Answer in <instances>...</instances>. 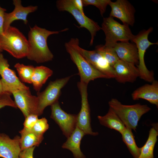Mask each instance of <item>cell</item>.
<instances>
[{
	"label": "cell",
	"instance_id": "7402d4cb",
	"mask_svg": "<svg viewBox=\"0 0 158 158\" xmlns=\"http://www.w3.org/2000/svg\"><path fill=\"white\" fill-rule=\"evenodd\" d=\"M98 118L101 124L111 129H114L121 134L126 126L114 111L109 107L104 116H98Z\"/></svg>",
	"mask_w": 158,
	"mask_h": 158
},
{
	"label": "cell",
	"instance_id": "7c38bea8",
	"mask_svg": "<svg viewBox=\"0 0 158 158\" xmlns=\"http://www.w3.org/2000/svg\"><path fill=\"white\" fill-rule=\"evenodd\" d=\"M78 51L95 69L104 74L109 79L114 78V69L106 59L96 50L89 51L81 47L79 41L77 44Z\"/></svg>",
	"mask_w": 158,
	"mask_h": 158
},
{
	"label": "cell",
	"instance_id": "603a6c76",
	"mask_svg": "<svg viewBox=\"0 0 158 158\" xmlns=\"http://www.w3.org/2000/svg\"><path fill=\"white\" fill-rule=\"evenodd\" d=\"M53 74V71L44 66L35 67L31 78L32 84L35 90L39 92L43 85Z\"/></svg>",
	"mask_w": 158,
	"mask_h": 158
},
{
	"label": "cell",
	"instance_id": "9c48e42d",
	"mask_svg": "<svg viewBox=\"0 0 158 158\" xmlns=\"http://www.w3.org/2000/svg\"><path fill=\"white\" fill-rule=\"evenodd\" d=\"M88 84L80 81L77 83V87L81 97V108L77 114V126L85 135L96 136L97 132L92 130L91 125L90 109L88 100L87 87Z\"/></svg>",
	"mask_w": 158,
	"mask_h": 158
},
{
	"label": "cell",
	"instance_id": "d4e9b609",
	"mask_svg": "<svg viewBox=\"0 0 158 158\" xmlns=\"http://www.w3.org/2000/svg\"><path fill=\"white\" fill-rule=\"evenodd\" d=\"M132 130L126 127L121 134L122 139L134 158H138L140 154L141 147L137 146Z\"/></svg>",
	"mask_w": 158,
	"mask_h": 158
},
{
	"label": "cell",
	"instance_id": "484cf974",
	"mask_svg": "<svg viewBox=\"0 0 158 158\" xmlns=\"http://www.w3.org/2000/svg\"><path fill=\"white\" fill-rule=\"evenodd\" d=\"M95 50L104 57L112 67L119 59L113 47L99 45L95 47Z\"/></svg>",
	"mask_w": 158,
	"mask_h": 158
},
{
	"label": "cell",
	"instance_id": "e0dca14e",
	"mask_svg": "<svg viewBox=\"0 0 158 158\" xmlns=\"http://www.w3.org/2000/svg\"><path fill=\"white\" fill-rule=\"evenodd\" d=\"M20 137L16 135L13 139L4 133H0V157L19 158L21 151Z\"/></svg>",
	"mask_w": 158,
	"mask_h": 158
},
{
	"label": "cell",
	"instance_id": "277c9868",
	"mask_svg": "<svg viewBox=\"0 0 158 158\" xmlns=\"http://www.w3.org/2000/svg\"><path fill=\"white\" fill-rule=\"evenodd\" d=\"M0 44L3 50L17 59L27 57L28 53V40L16 27L10 26L0 35Z\"/></svg>",
	"mask_w": 158,
	"mask_h": 158
},
{
	"label": "cell",
	"instance_id": "6da1fadb",
	"mask_svg": "<svg viewBox=\"0 0 158 158\" xmlns=\"http://www.w3.org/2000/svg\"><path fill=\"white\" fill-rule=\"evenodd\" d=\"M67 28L59 31H51L35 25L30 28L28 34V53L27 56L37 63L51 61L54 55L47 44V39L50 35L67 30Z\"/></svg>",
	"mask_w": 158,
	"mask_h": 158
},
{
	"label": "cell",
	"instance_id": "30bf717a",
	"mask_svg": "<svg viewBox=\"0 0 158 158\" xmlns=\"http://www.w3.org/2000/svg\"><path fill=\"white\" fill-rule=\"evenodd\" d=\"M51 106L50 118L59 125L63 134L68 138L77 126V115L68 114L65 112L61 109L58 101Z\"/></svg>",
	"mask_w": 158,
	"mask_h": 158
},
{
	"label": "cell",
	"instance_id": "5bb4252c",
	"mask_svg": "<svg viewBox=\"0 0 158 158\" xmlns=\"http://www.w3.org/2000/svg\"><path fill=\"white\" fill-rule=\"evenodd\" d=\"M111 10L110 16L120 20L123 24L133 26L135 22V10L134 6L127 0L111 1L109 4Z\"/></svg>",
	"mask_w": 158,
	"mask_h": 158
},
{
	"label": "cell",
	"instance_id": "3957f363",
	"mask_svg": "<svg viewBox=\"0 0 158 158\" xmlns=\"http://www.w3.org/2000/svg\"><path fill=\"white\" fill-rule=\"evenodd\" d=\"M108 104L109 107L114 111L125 126L135 131L141 117L151 109L147 105L123 104L115 98L112 99Z\"/></svg>",
	"mask_w": 158,
	"mask_h": 158
},
{
	"label": "cell",
	"instance_id": "52a82bcc",
	"mask_svg": "<svg viewBox=\"0 0 158 158\" xmlns=\"http://www.w3.org/2000/svg\"><path fill=\"white\" fill-rule=\"evenodd\" d=\"M56 6L59 11L71 13L80 25L79 28H85L89 31L91 35L90 45L92 46L97 32L101 30L98 23L82 13L75 6L72 0H57Z\"/></svg>",
	"mask_w": 158,
	"mask_h": 158
},
{
	"label": "cell",
	"instance_id": "4dcf8cb0",
	"mask_svg": "<svg viewBox=\"0 0 158 158\" xmlns=\"http://www.w3.org/2000/svg\"><path fill=\"white\" fill-rule=\"evenodd\" d=\"M38 116L36 114H31L26 117L23 123L24 127L31 130L38 119Z\"/></svg>",
	"mask_w": 158,
	"mask_h": 158
},
{
	"label": "cell",
	"instance_id": "8fae6325",
	"mask_svg": "<svg viewBox=\"0 0 158 158\" xmlns=\"http://www.w3.org/2000/svg\"><path fill=\"white\" fill-rule=\"evenodd\" d=\"M10 93L13 96L17 107L21 111L25 118L31 114L38 116L37 97L31 94L29 88L16 89L11 90Z\"/></svg>",
	"mask_w": 158,
	"mask_h": 158
},
{
	"label": "cell",
	"instance_id": "4316f807",
	"mask_svg": "<svg viewBox=\"0 0 158 158\" xmlns=\"http://www.w3.org/2000/svg\"><path fill=\"white\" fill-rule=\"evenodd\" d=\"M21 80L25 83L32 84L31 78L35 67L32 65H25L17 63L14 65Z\"/></svg>",
	"mask_w": 158,
	"mask_h": 158
},
{
	"label": "cell",
	"instance_id": "83f0119b",
	"mask_svg": "<svg viewBox=\"0 0 158 158\" xmlns=\"http://www.w3.org/2000/svg\"><path fill=\"white\" fill-rule=\"evenodd\" d=\"M83 6L89 5L95 6L99 9L102 16H103L105 13L107 7L110 2V0H82Z\"/></svg>",
	"mask_w": 158,
	"mask_h": 158
},
{
	"label": "cell",
	"instance_id": "44dd1931",
	"mask_svg": "<svg viewBox=\"0 0 158 158\" xmlns=\"http://www.w3.org/2000/svg\"><path fill=\"white\" fill-rule=\"evenodd\" d=\"M19 132L21 135L20 143L21 151L39 146L44 139L43 135L38 134L24 127Z\"/></svg>",
	"mask_w": 158,
	"mask_h": 158
},
{
	"label": "cell",
	"instance_id": "ac0fdd59",
	"mask_svg": "<svg viewBox=\"0 0 158 158\" xmlns=\"http://www.w3.org/2000/svg\"><path fill=\"white\" fill-rule=\"evenodd\" d=\"M119 59L132 63L139 64L137 48L135 44L129 42H117L113 47Z\"/></svg>",
	"mask_w": 158,
	"mask_h": 158
},
{
	"label": "cell",
	"instance_id": "7a4b0ae2",
	"mask_svg": "<svg viewBox=\"0 0 158 158\" xmlns=\"http://www.w3.org/2000/svg\"><path fill=\"white\" fill-rule=\"evenodd\" d=\"M77 38H71L65 44L66 51L78 69L80 81L88 84L91 81L99 78L109 79L108 77L94 68L78 51L76 47L79 42Z\"/></svg>",
	"mask_w": 158,
	"mask_h": 158
},
{
	"label": "cell",
	"instance_id": "836d02e7",
	"mask_svg": "<svg viewBox=\"0 0 158 158\" xmlns=\"http://www.w3.org/2000/svg\"><path fill=\"white\" fill-rule=\"evenodd\" d=\"M75 6L83 14H85L82 0H72Z\"/></svg>",
	"mask_w": 158,
	"mask_h": 158
},
{
	"label": "cell",
	"instance_id": "9a60e30c",
	"mask_svg": "<svg viewBox=\"0 0 158 158\" xmlns=\"http://www.w3.org/2000/svg\"><path fill=\"white\" fill-rule=\"evenodd\" d=\"M114 78L120 83H133L139 77L137 66L134 64L119 59L113 66Z\"/></svg>",
	"mask_w": 158,
	"mask_h": 158
},
{
	"label": "cell",
	"instance_id": "cb8c5ba5",
	"mask_svg": "<svg viewBox=\"0 0 158 158\" xmlns=\"http://www.w3.org/2000/svg\"><path fill=\"white\" fill-rule=\"evenodd\" d=\"M158 135V131L154 128H151L149 131L147 141L141 147V152L138 158H154V150Z\"/></svg>",
	"mask_w": 158,
	"mask_h": 158
},
{
	"label": "cell",
	"instance_id": "f1b7e54d",
	"mask_svg": "<svg viewBox=\"0 0 158 158\" xmlns=\"http://www.w3.org/2000/svg\"><path fill=\"white\" fill-rule=\"evenodd\" d=\"M49 128L47 120L45 118H42L38 119L31 130L38 134L43 135Z\"/></svg>",
	"mask_w": 158,
	"mask_h": 158
},
{
	"label": "cell",
	"instance_id": "5b68a950",
	"mask_svg": "<svg viewBox=\"0 0 158 158\" xmlns=\"http://www.w3.org/2000/svg\"><path fill=\"white\" fill-rule=\"evenodd\" d=\"M101 27L105 34L104 45L107 47L113 48L117 42L132 41L135 36L128 25L121 24L110 16L103 18Z\"/></svg>",
	"mask_w": 158,
	"mask_h": 158
},
{
	"label": "cell",
	"instance_id": "f546056e",
	"mask_svg": "<svg viewBox=\"0 0 158 158\" xmlns=\"http://www.w3.org/2000/svg\"><path fill=\"white\" fill-rule=\"evenodd\" d=\"M9 93L5 92L0 95V109L6 106L17 108L15 102L11 99Z\"/></svg>",
	"mask_w": 158,
	"mask_h": 158
},
{
	"label": "cell",
	"instance_id": "2e32d148",
	"mask_svg": "<svg viewBox=\"0 0 158 158\" xmlns=\"http://www.w3.org/2000/svg\"><path fill=\"white\" fill-rule=\"evenodd\" d=\"M13 4L15 6L14 10L10 13L5 12L4 16V23L3 27L4 32H5L11 26L10 25L14 21L21 20L24 24L28 23L27 17L28 14L36 11L37 6H30L24 7L21 4L20 0H14Z\"/></svg>",
	"mask_w": 158,
	"mask_h": 158
},
{
	"label": "cell",
	"instance_id": "4fadbf2b",
	"mask_svg": "<svg viewBox=\"0 0 158 158\" xmlns=\"http://www.w3.org/2000/svg\"><path fill=\"white\" fill-rule=\"evenodd\" d=\"M9 67L7 60L0 53V75L4 91L11 94V91L13 90L29 88L20 81L15 71Z\"/></svg>",
	"mask_w": 158,
	"mask_h": 158
},
{
	"label": "cell",
	"instance_id": "8992f818",
	"mask_svg": "<svg viewBox=\"0 0 158 158\" xmlns=\"http://www.w3.org/2000/svg\"><path fill=\"white\" fill-rule=\"evenodd\" d=\"M153 30L152 27L147 30H142L135 35L131 41L135 43L138 49L139 64L137 67L139 72V77L146 81L151 83L154 80V73L147 68L145 62L144 56L146 50L151 45L158 44L157 42H151L148 40V35Z\"/></svg>",
	"mask_w": 158,
	"mask_h": 158
},
{
	"label": "cell",
	"instance_id": "e575fe53",
	"mask_svg": "<svg viewBox=\"0 0 158 158\" xmlns=\"http://www.w3.org/2000/svg\"><path fill=\"white\" fill-rule=\"evenodd\" d=\"M5 92H6L4 91L1 79H0V95Z\"/></svg>",
	"mask_w": 158,
	"mask_h": 158
},
{
	"label": "cell",
	"instance_id": "8d00e7d4",
	"mask_svg": "<svg viewBox=\"0 0 158 158\" xmlns=\"http://www.w3.org/2000/svg\"></svg>",
	"mask_w": 158,
	"mask_h": 158
},
{
	"label": "cell",
	"instance_id": "ba28073f",
	"mask_svg": "<svg viewBox=\"0 0 158 158\" xmlns=\"http://www.w3.org/2000/svg\"><path fill=\"white\" fill-rule=\"evenodd\" d=\"M71 76L57 79L51 81L43 91L38 92L37 97L38 116L43 113L45 108L58 101L61 94V90L67 84Z\"/></svg>",
	"mask_w": 158,
	"mask_h": 158
},
{
	"label": "cell",
	"instance_id": "d6a6232c",
	"mask_svg": "<svg viewBox=\"0 0 158 158\" xmlns=\"http://www.w3.org/2000/svg\"><path fill=\"white\" fill-rule=\"evenodd\" d=\"M6 11V9L0 6V35L3 34L4 33V16Z\"/></svg>",
	"mask_w": 158,
	"mask_h": 158
},
{
	"label": "cell",
	"instance_id": "d6986e66",
	"mask_svg": "<svg viewBox=\"0 0 158 158\" xmlns=\"http://www.w3.org/2000/svg\"><path fill=\"white\" fill-rule=\"evenodd\" d=\"M151 84H146L137 88L132 94L133 100L143 99L158 107V82L154 80Z\"/></svg>",
	"mask_w": 158,
	"mask_h": 158
},
{
	"label": "cell",
	"instance_id": "1f68e13d",
	"mask_svg": "<svg viewBox=\"0 0 158 158\" xmlns=\"http://www.w3.org/2000/svg\"><path fill=\"white\" fill-rule=\"evenodd\" d=\"M35 147H33L21 151L19 154V158H34L33 152Z\"/></svg>",
	"mask_w": 158,
	"mask_h": 158
},
{
	"label": "cell",
	"instance_id": "ffe728a7",
	"mask_svg": "<svg viewBox=\"0 0 158 158\" xmlns=\"http://www.w3.org/2000/svg\"><path fill=\"white\" fill-rule=\"evenodd\" d=\"M85 134L77 126L66 141L62 145V147L71 151L74 158H85V156L80 149L81 140Z\"/></svg>",
	"mask_w": 158,
	"mask_h": 158
},
{
	"label": "cell",
	"instance_id": "d590c367",
	"mask_svg": "<svg viewBox=\"0 0 158 158\" xmlns=\"http://www.w3.org/2000/svg\"><path fill=\"white\" fill-rule=\"evenodd\" d=\"M3 50L1 48V47L0 44V53H1V52H2L3 51Z\"/></svg>",
	"mask_w": 158,
	"mask_h": 158
}]
</instances>
